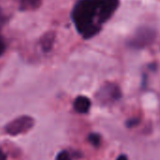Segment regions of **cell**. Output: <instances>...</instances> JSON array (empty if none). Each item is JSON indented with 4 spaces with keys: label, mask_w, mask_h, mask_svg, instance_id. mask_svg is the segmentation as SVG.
I'll return each instance as SVG.
<instances>
[{
    "label": "cell",
    "mask_w": 160,
    "mask_h": 160,
    "mask_svg": "<svg viewBox=\"0 0 160 160\" xmlns=\"http://www.w3.org/2000/svg\"><path fill=\"white\" fill-rule=\"evenodd\" d=\"M34 125V121L29 116H21L10 122L7 128L6 131L10 135H19L21 133L28 131Z\"/></svg>",
    "instance_id": "6da1fadb"
},
{
    "label": "cell",
    "mask_w": 160,
    "mask_h": 160,
    "mask_svg": "<svg viewBox=\"0 0 160 160\" xmlns=\"http://www.w3.org/2000/svg\"><path fill=\"white\" fill-rule=\"evenodd\" d=\"M74 109L79 113H86L91 106V101L86 97H78L74 101Z\"/></svg>",
    "instance_id": "7a4b0ae2"
},
{
    "label": "cell",
    "mask_w": 160,
    "mask_h": 160,
    "mask_svg": "<svg viewBox=\"0 0 160 160\" xmlns=\"http://www.w3.org/2000/svg\"><path fill=\"white\" fill-rule=\"evenodd\" d=\"M89 141H90L95 146H98V145L99 144V142H100V138H99V136L97 135V134H92V135L89 136Z\"/></svg>",
    "instance_id": "3957f363"
},
{
    "label": "cell",
    "mask_w": 160,
    "mask_h": 160,
    "mask_svg": "<svg viewBox=\"0 0 160 160\" xmlns=\"http://www.w3.org/2000/svg\"><path fill=\"white\" fill-rule=\"evenodd\" d=\"M56 160H71L70 159V157L68 155V152L66 151H63L61 153H59L56 157Z\"/></svg>",
    "instance_id": "277c9868"
},
{
    "label": "cell",
    "mask_w": 160,
    "mask_h": 160,
    "mask_svg": "<svg viewBox=\"0 0 160 160\" xmlns=\"http://www.w3.org/2000/svg\"><path fill=\"white\" fill-rule=\"evenodd\" d=\"M0 160H7L6 155L2 151H0Z\"/></svg>",
    "instance_id": "5b68a950"
},
{
    "label": "cell",
    "mask_w": 160,
    "mask_h": 160,
    "mask_svg": "<svg viewBox=\"0 0 160 160\" xmlns=\"http://www.w3.org/2000/svg\"><path fill=\"white\" fill-rule=\"evenodd\" d=\"M117 160H128V158H127L126 156H121V157H119V158H117Z\"/></svg>",
    "instance_id": "8992f818"
}]
</instances>
